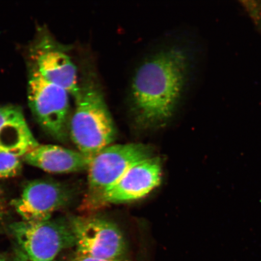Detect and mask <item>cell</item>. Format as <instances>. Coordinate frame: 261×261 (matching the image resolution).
I'll list each match as a JSON object with an SVG mask.
<instances>
[{"label":"cell","mask_w":261,"mask_h":261,"mask_svg":"<svg viewBox=\"0 0 261 261\" xmlns=\"http://www.w3.org/2000/svg\"><path fill=\"white\" fill-rule=\"evenodd\" d=\"M192 59L187 49L172 46L140 64L133 77L129 112L140 129L161 128L177 111L187 89Z\"/></svg>","instance_id":"obj_1"},{"label":"cell","mask_w":261,"mask_h":261,"mask_svg":"<svg viewBox=\"0 0 261 261\" xmlns=\"http://www.w3.org/2000/svg\"><path fill=\"white\" fill-rule=\"evenodd\" d=\"M13 261H58L57 260H41L32 258L24 253L20 249H17L15 251V255Z\"/></svg>","instance_id":"obj_14"},{"label":"cell","mask_w":261,"mask_h":261,"mask_svg":"<svg viewBox=\"0 0 261 261\" xmlns=\"http://www.w3.org/2000/svg\"><path fill=\"white\" fill-rule=\"evenodd\" d=\"M29 68L28 101L33 115L47 135L66 142L71 119L70 94L45 80L31 65Z\"/></svg>","instance_id":"obj_3"},{"label":"cell","mask_w":261,"mask_h":261,"mask_svg":"<svg viewBox=\"0 0 261 261\" xmlns=\"http://www.w3.org/2000/svg\"><path fill=\"white\" fill-rule=\"evenodd\" d=\"M161 159L152 156L133 165L100 198L99 205L125 203L145 197L162 180Z\"/></svg>","instance_id":"obj_9"},{"label":"cell","mask_w":261,"mask_h":261,"mask_svg":"<svg viewBox=\"0 0 261 261\" xmlns=\"http://www.w3.org/2000/svg\"><path fill=\"white\" fill-rule=\"evenodd\" d=\"M151 146L142 143H127L107 146L91 160L87 170L89 201L99 205L106 191L121 178L133 165L152 156Z\"/></svg>","instance_id":"obj_5"},{"label":"cell","mask_w":261,"mask_h":261,"mask_svg":"<svg viewBox=\"0 0 261 261\" xmlns=\"http://www.w3.org/2000/svg\"><path fill=\"white\" fill-rule=\"evenodd\" d=\"M79 86L69 136L78 151L91 161L114 142L116 129L96 74L88 71L79 81Z\"/></svg>","instance_id":"obj_2"},{"label":"cell","mask_w":261,"mask_h":261,"mask_svg":"<svg viewBox=\"0 0 261 261\" xmlns=\"http://www.w3.org/2000/svg\"><path fill=\"white\" fill-rule=\"evenodd\" d=\"M38 145L22 110L11 105L0 107V153L24 156Z\"/></svg>","instance_id":"obj_10"},{"label":"cell","mask_w":261,"mask_h":261,"mask_svg":"<svg viewBox=\"0 0 261 261\" xmlns=\"http://www.w3.org/2000/svg\"><path fill=\"white\" fill-rule=\"evenodd\" d=\"M30 59L32 66L45 80L76 96L80 90L76 67L54 39L42 35L33 46Z\"/></svg>","instance_id":"obj_8"},{"label":"cell","mask_w":261,"mask_h":261,"mask_svg":"<svg viewBox=\"0 0 261 261\" xmlns=\"http://www.w3.org/2000/svg\"><path fill=\"white\" fill-rule=\"evenodd\" d=\"M22 159L29 165L53 174L86 170L91 162L79 151L54 145H39Z\"/></svg>","instance_id":"obj_11"},{"label":"cell","mask_w":261,"mask_h":261,"mask_svg":"<svg viewBox=\"0 0 261 261\" xmlns=\"http://www.w3.org/2000/svg\"><path fill=\"white\" fill-rule=\"evenodd\" d=\"M22 161L19 156L0 153V179L11 178L20 175Z\"/></svg>","instance_id":"obj_12"},{"label":"cell","mask_w":261,"mask_h":261,"mask_svg":"<svg viewBox=\"0 0 261 261\" xmlns=\"http://www.w3.org/2000/svg\"><path fill=\"white\" fill-rule=\"evenodd\" d=\"M0 261H7L5 259V257H3L1 255H0Z\"/></svg>","instance_id":"obj_16"},{"label":"cell","mask_w":261,"mask_h":261,"mask_svg":"<svg viewBox=\"0 0 261 261\" xmlns=\"http://www.w3.org/2000/svg\"><path fill=\"white\" fill-rule=\"evenodd\" d=\"M8 211L7 200L4 191L0 188V223L5 219Z\"/></svg>","instance_id":"obj_13"},{"label":"cell","mask_w":261,"mask_h":261,"mask_svg":"<svg viewBox=\"0 0 261 261\" xmlns=\"http://www.w3.org/2000/svg\"><path fill=\"white\" fill-rule=\"evenodd\" d=\"M72 198V192L66 185L54 179H37L28 182L11 205L22 221H42L50 219Z\"/></svg>","instance_id":"obj_7"},{"label":"cell","mask_w":261,"mask_h":261,"mask_svg":"<svg viewBox=\"0 0 261 261\" xmlns=\"http://www.w3.org/2000/svg\"><path fill=\"white\" fill-rule=\"evenodd\" d=\"M71 261H110V260H106L94 258V257L81 255V254L76 253V254H75V256H74L72 260H71Z\"/></svg>","instance_id":"obj_15"},{"label":"cell","mask_w":261,"mask_h":261,"mask_svg":"<svg viewBox=\"0 0 261 261\" xmlns=\"http://www.w3.org/2000/svg\"><path fill=\"white\" fill-rule=\"evenodd\" d=\"M69 221L76 239V253L110 261L125 260V238L115 224L97 217H71Z\"/></svg>","instance_id":"obj_6"},{"label":"cell","mask_w":261,"mask_h":261,"mask_svg":"<svg viewBox=\"0 0 261 261\" xmlns=\"http://www.w3.org/2000/svg\"><path fill=\"white\" fill-rule=\"evenodd\" d=\"M9 228L19 249L35 259L55 260L62 251L76 245L70 222L64 218L22 220L10 224Z\"/></svg>","instance_id":"obj_4"}]
</instances>
